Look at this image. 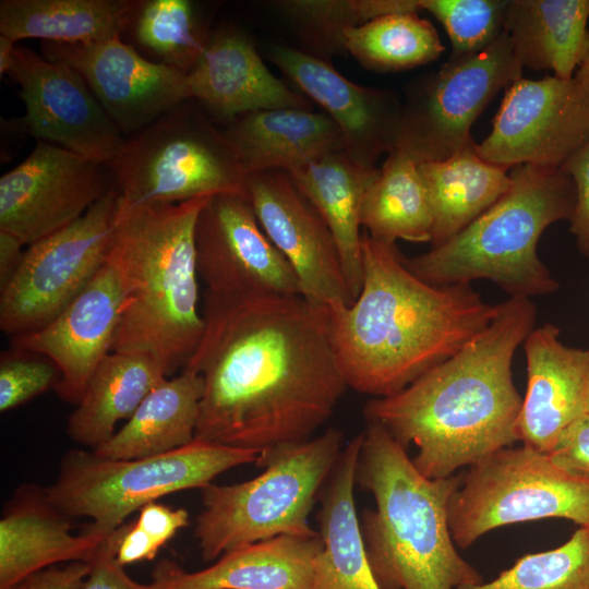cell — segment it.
Masks as SVG:
<instances>
[{"label":"cell","instance_id":"47","mask_svg":"<svg viewBox=\"0 0 589 589\" xmlns=\"http://www.w3.org/2000/svg\"><path fill=\"white\" fill-rule=\"evenodd\" d=\"M574 79L589 95V55L576 71Z\"/></svg>","mask_w":589,"mask_h":589},{"label":"cell","instance_id":"36","mask_svg":"<svg viewBox=\"0 0 589 589\" xmlns=\"http://www.w3.org/2000/svg\"><path fill=\"white\" fill-rule=\"evenodd\" d=\"M275 7L291 22L311 55L326 60L346 52L344 33L375 17L419 12V0H285Z\"/></svg>","mask_w":589,"mask_h":589},{"label":"cell","instance_id":"27","mask_svg":"<svg viewBox=\"0 0 589 589\" xmlns=\"http://www.w3.org/2000/svg\"><path fill=\"white\" fill-rule=\"evenodd\" d=\"M380 168L362 166L345 151L330 153L289 175L336 241L346 279L356 299L363 281L360 213Z\"/></svg>","mask_w":589,"mask_h":589},{"label":"cell","instance_id":"17","mask_svg":"<svg viewBox=\"0 0 589 589\" xmlns=\"http://www.w3.org/2000/svg\"><path fill=\"white\" fill-rule=\"evenodd\" d=\"M40 46L47 59L80 73L124 137L190 100L185 73L145 58L121 36Z\"/></svg>","mask_w":589,"mask_h":589},{"label":"cell","instance_id":"9","mask_svg":"<svg viewBox=\"0 0 589 589\" xmlns=\"http://www.w3.org/2000/svg\"><path fill=\"white\" fill-rule=\"evenodd\" d=\"M108 167L121 207L248 195V176L223 130L193 100L127 137Z\"/></svg>","mask_w":589,"mask_h":589},{"label":"cell","instance_id":"10","mask_svg":"<svg viewBox=\"0 0 589 589\" xmlns=\"http://www.w3.org/2000/svg\"><path fill=\"white\" fill-rule=\"evenodd\" d=\"M543 518L589 528V478L560 468L548 453L524 444L469 466L448 503L452 538L461 549L495 528Z\"/></svg>","mask_w":589,"mask_h":589},{"label":"cell","instance_id":"39","mask_svg":"<svg viewBox=\"0 0 589 589\" xmlns=\"http://www.w3.org/2000/svg\"><path fill=\"white\" fill-rule=\"evenodd\" d=\"M139 512L119 544L116 558L122 566L153 560L159 549L189 524L185 509H172L156 502L144 505Z\"/></svg>","mask_w":589,"mask_h":589},{"label":"cell","instance_id":"6","mask_svg":"<svg viewBox=\"0 0 589 589\" xmlns=\"http://www.w3.org/2000/svg\"><path fill=\"white\" fill-rule=\"evenodd\" d=\"M508 191L466 228L405 266L434 286L489 279L510 297L550 294L558 283L541 262L537 245L552 224L570 219L576 189L561 168L518 165Z\"/></svg>","mask_w":589,"mask_h":589},{"label":"cell","instance_id":"19","mask_svg":"<svg viewBox=\"0 0 589 589\" xmlns=\"http://www.w3.org/2000/svg\"><path fill=\"white\" fill-rule=\"evenodd\" d=\"M268 59L336 123L354 161L376 168L381 155L395 149L402 100L393 92L361 86L327 60L288 46L269 47Z\"/></svg>","mask_w":589,"mask_h":589},{"label":"cell","instance_id":"4","mask_svg":"<svg viewBox=\"0 0 589 589\" xmlns=\"http://www.w3.org/2000/svg\"><path fill=\"white\" fill-rule=\"evenodd\" d=\"M209 197L118 206L106 262L123 304L111 352L147 354L167 377L187 366L204 333L194 231Z\"/></svg>","mask_w":589,"mask_h":589},{"label":"cell","instance_id":"32","mask_svg":"<svg viewBox=\"0 0 589 589\" xmlns=\"http://www.w3.org/2000/svg\"><path fill=\"white\" fill-rule=\"evenodd\" d=\"M141 0H1L0 35L89 43L123 36Z\"/></svg>","mask_w":589,"mask_h":589},{"label":"cell","instance_id":"18","mask_svg":"<svg viewBox=\"0 0 589 589\" xmlns=\"http://www.w3.org/2000/svg\"><path fill=\"white\" fill-rule=\"evenodd\" d=\"M247 191L261 228L292 267L301 296L326 309L349 306L354 298L334 236L289 175L252 173Z\"/></svg>","mask_w":589,"mask_h":589},{"label":"cell","instance_id":"23","mask_svg":"<svg viewBox=\"0 0 589 589\" xmlns=\"http://www.w3.org/2000/svg\"><path fill=\"white\" fill-rule=\"evenodd\" d=\"M323 549L321 534H283L223 554L215 564L187 573L160 562L155 589H311L314 565Z\"/></svg>","mask_w":589,"mask_h":589},{"label":"cell","instance_id":"24","mask_svg":"<svg viewBox=\"0 0 589 589\" xmlns=\"http://www.w3.org/2000/svg\"><path fill=\"white\" fill-rule=\"evenodd\" d=\"M71 528L45 488L20 486L0 519V589H16L29 575L59 563H89L104 539L74 536Z\"/></svg>","mask_w":589,"mask_h":589},{"label":"cell","instance_id":"13","mask_svg":"<svg viewBox=\"0 0 589 589\" xmlns=\"http://www.w3.org/2000/svg\"><path fill=\"white\" fill-rule=\"evenodd\" d=\"M588 141L589 95L574 77L521 76L505 89L490 134L473 148L505 170L518 165L561 168Z\"/></svg>","mask_w":589,"mask_h":589},{"label":"cell","instance_id":"21","mask_svg":"<svg viewBox=\"0 0 589 589\" xmlns=\"http://www.w3.org/2000/svg\"><path fill=\"white\" fill-rule=\"evenodd\" d=\"M527 390L517 421L518 441L550 453L561 432L587 411L589 351L560 340V328L545 323L524 341Z\"/></svg>","mask_w":589,"mask_h":589},{"label":"cell","instance_id":"1","mask_svg":"<svg viewBox=\"0 0 589 589\" xmlns=\"http://www.w3.org/2000/svg\"><path fill=\"white\" fill-rule=\"evenodd\" d=\"M195 440L254 450L263 468L312 438L348 388L325 310L302 296L204 293Z\"/></svg>","mask_w":589,"mask_h":589},{"label":"cell","instance_id":"22","mask_svg":"<svg viewBox=\"0 0 589 589\" xmlns=\"http://www.w3.org/2000/svg\"><path fill=\"white\" fill-rule=\"evenodd\" d=\"M190 100L229 121L260 110L311 109L312 103L288 87L265 65L252 40L229 28L212 34L187 73Z\"/></svg>","mask_w":589,"mask_h":589},{"label":"cell","instance_id":"46","mask_svg":"<svg viewBox=\"0 0 589 589\" xmlns=\"http://www.w3.org/2000/svg\"><path fill=\"white\" fill-rule=\"evenodd\" d=\"M16 41L0 35V74H8L14 60Z\"/></svg>","mask_w":589,"mask_h":589},{"label":"cell","instance_id":"44","mask_svg":"<svg viewBox=\"0 0 589 589\" xmlns=\"http://www.w3.org/2000/svg\"><path fill=\"white\" fill-rule=\"evenodd\" d=\"M91 572L87 562H69L40 569L26 577L16 589H83Z\"/></svg>","mask_w":589,"mask_h":589},{"label":"cell","instance_id":"26","mask_svg":"<svg viewBox=\"0 0 589 589\" xmlns=\"http://www.w3.org/2000/svg\"><path fill=\"white\" fill-rule=\"evenodd\" d=\"M362 433L342 448L324 484L316 514L323 549L311 589H380L371 570L356 509L354 485Z\"/></svg>","mask_w":589,"mask_h":589},{"label":"cell","instance_id":"33","mask_svg":"<svg viewBox=\"0 0 589 589\" xmlns=\"http://www.w3.org/2000/svg\"><path fill=\"white\" fill-rule=\"evenodd\" d=\"M360 223L374 239L423 243L432 240V212L418 163L399 149L392 151L368 188Z\"/></svg>","mask_w":589,"mask_h":589},{"label":"cell","instance_id":"11","mask_svg":"<svg viewBox=\"0 0 589 589\" xmlns=\"http://www.w3.org/2000/svg\"><path fill=\"white\" fill-rule=\"evenodd\" d=\"M522 69L505 31L477 55L447 60L408 91L395 148L418 164L460 152L473 142L470 130L477 118L500 91L522 76Z\"/></svg>","mask_w":589,"mask_h":589},{"label":"cell","instance_id":"35","mask_svg":"<svg viewBox=\"0 0 589 589\" xmlns=\"http://www.w3.org/2000/svg\"><path fill=\"white\" fill-rule=\"evenodd\" d=\"M125 33L145 58L185 74L211 37L196 4L189 0H141Z\"/></svg>","mask_w":589,"mask_h":589},{"label":"cell","instance_id":"37","mask_svg":"<svg viewBox=\"0 0 589 589\" xmlns=\"http://www.w3.org/2000/svg\"><path fill=\"white\" fill-rule=\"evenodd\" d=\"M458 589H589V528L562 545L519 557L491 581Z\"/></svg>","mask_w":589,"mask_h":589},{"label":"cell","instance_id":"31","mask_svg":"<svg viewBox=\"0 0 589 589\" xmlns=\"http://www.w3.org/2000/svg\"><path fill=\"white\" fill-rule=\"evenodd\" d=\"M473 145L446 159L418 164L432 212V247L456 236L510 187L507 170L482 159Z\"/></svg>","mask_w":589,"mask_h":589},{"label":"cell","instance_id":"20","mask_svg":"<svg viewBox=\"0 0 589 589\" xmlns=\"http://www.w3.org/2000/svg\"><path fill=\"white\" fill-rule=\"evenodd\" d=\"M123 291L107 262L86 288L44 327L12 336L14 350L43 356L60 372L58 396L77 405L99 363L111 352Z\"/></svg>","mask_w":589,"mask_h":589},{"label":"cell","instance_id":"25","mask_svg":"<svg viewBox=\"0 0 589 589\" xmlns=\"http://www.w3.org/2000/svg\"><path fill=\"white\" fill-rule=\"evenodd\" d=\"M223 133L244 173L296 171L330 153L345 151L342 135L325 113L301 108L250 112Z\"/></svg>","mask_w":589,"mask_h":589},{"label":"cell","instance_id":"16","mask_svg":"<svg viewBox=\"0 0 589 589\" xmlns=\"http://www.w3.org/2000/svg\"><path fill=\"white\" fill-rule=\"evenodd\" d=\"M194 241L205 292L301 296L292 267L261 228L248 195L211 196L199 214Z\"/></svg>","mask_w":589,"mask_h":589},{"label":"cell","instance_id":"2","mask_svg":"<svg viewBox=\"0 0 589 589\" xmlns=\"http://www.w3.org/2000/svg\"><path fill=\"white\" fill-rule=\"evenodd\" d=\"M536 316L529 298L497 303L489 326L454 356L397 394L372 398L363 409L366 421L383 425L406 449L413 444L412 462L429 479L452 477L513 446L522 398L512 364Z\"/></svg>","mask_w":589,"mask_h":589},{"label":"cell","instance_id":"43","mask_svg":"<svg viewBox=\"0 0 589 589\" xmlns=\"http://www.w3.org/2000/svg\"><path fill=\"white\" fill-rule=\"evenodd\" d=\"M560 468L589 478V412L569 423L548 453Z\"/></svg>","mask_w":589,"mask_h":589},{"label":"cell","instance_id":"41","mask_svg":"<svg viewBox=\"0 0 589 589\" xmlns=\"http://www.w3.org/2000/svg\"><path fill=\"white\" fill-rule=\"evenodd\" d=\"M130 522H124L99 544L93 560L91 572L83 589H155L153 584L143 585L134 581L124 572V566L117 562L120 541Z\"/></svg>","mask_w":589,"mask_h":589},{"label":"cell","instance_id":"14","mask_svg":"<svg viewBox=\"0 0 589 589\" xmlns=\"http://www.w3.org/2000/svg\"><path fill=\"white\" fill-rule=\"evenodd\" d=\"M20 88L25 115L5 128L108 165L125 139L83 77L70 65L16 45L7 74Z\"/></svg>","mask_w":589,"mask_h":589},{"label":"cell","instance_id":"28","mask_svg":"<svg viewBox=\"0 0 589 589\" xmlns=\"http://www.w3.org/2000/svg\"><path fill=\"white\" fill-rule=\"evenodd\" d=\"M589 0L507 1L504 31L521 65L570 80L589 55Z\"/></svg>","mask_w":589,"mask_h":589},{"label":"cell","instance_id":"45","mask_svg":"<svg viewBox=\"0 0 589 589\" xmlns=\"http://www.w3.org/2000/svg\"><path fill=\"white\" fill-rule=\"evenodd\" d=\"M25 244L13 233L0 230V289L5 286L19 267Z\"/></svg>","mask_w":589,"mask_h":589},{"label":"cell","instance_id":"30","mask_svg":"<svg viewBox=\"0 0 589 589\" xmlns=\"http://www.w3.org/2000/svg\"><path fill=\"white\" fill-rule=\"evenodd\" d=\"M166 378L160 364L147 354L110 352L99 363L69 417V436L95 449L107 442L116 433V424L130 419Z\"/></svg>","mask_w":589,"mask_h":589},{"label":"cell","instance_id":"8","mask_svg":"<svg viewBox=\"0 0 589 589\" xmlns=\"http://www.w3.org/2000/svg\"><path fill=\"white\" fill-rule=\"evenodd\" d=\"M257 458L254 450L201 440L165 454L127 460L72 449L64 454L56 481L45 491L68 518L93 520L85 533L105 539L144 505L173 492L203 489L223 472L255 464Z\"/></svg>","mask_w":589,"mask_h":589},{"label":"cell","instance_id":"42","mask_svg":"<svg viewBox=\"0 0 589 589\" xmlns=\"http://www.w3.org/2000/svg\"><path fill=\"white\" fill-rule=\"evenodd\" d=\"M561 169L575 184L576 203L569 219V230L578 250L589 257V141L574 153Z\"/></svg>","mask_w":589,"mask_h":589},{"label":"cell","instance_id":"7","mask_svg":"<svg viewBox=\"0 0 589 589\" xmlns=\"http://www.w3.org/2000/svg\"><path fill=\"white\" fill-rule=\"evenodd\" d=\"M334 428L273 457L253 479L202 490L203 508L195 537L204 561L233 549L283 534L317 533L309 514L342 450Z\"/></svg>","mask_w":589,"mask_h":589},{"label":"cell","instance_id":"48","mask_svg":"<svg viewBox=\"0 0 589 589\" xmlns=\"http://www.w3.org/2000/svg\"><path fill=\"white\" fill-rule=\"evenodd\" d=\"M587 411L589 412V397H588V407H587Z\"/></svg>","mask_w":589,"mask_h":589},{"label":"cell","instance_id":"3","mask_svg":"<svg viewBox=\"0 0 589 589\" xmlns=\"http://www.w3.org/2000/svg\"><path fill=\"white\" fill-rule=\"evenodd\" d=\"M363 281L354 301L326 309L348 388L387 397L459 351L494 318L497 304L470 284L434 286L414 276L395 243L361 238Z\"/></svg>","mask_w":589,"mask_h":589},{"label":"cell","instance_id":"12","mask_svg":"<svg viewBox=\"0 0 589 589\" xmlns=\"http://www.w3.org/2000/svg\"><path fill=\"white\" fill-rule=\"evenodd\" d=\"M119 194L112 187L83 216L31 244L0 289V328L12 336L37 330L57 317L105 264Z\"/></svg>","mask_w":589,"mask_h":589},{"label":"cell","instance_id":"34","mask_svg":"<svg viewBox=\"0 0 589 589\" xmlns=\"http://www.w3.org/2000/svg\"><path fill=\"white\" fill-rule=\"evenodd\" d=\"M344 46L363 68L375 72L420 67L445 49L435 27L418 12L386 14L348 28Z\"/></svg>","mask_w":589,"mask_h":589},{"label":"cell","instance_id":"40","mask_svg":"<svg viewBox=\"0 0 589 589\" xmlns=\"http://www.w3.org/2000/svg\"><path fill=\"white\" fill-rule=\"evenodd\" d=\"M60 372L47 358L12 350L0 360V411L12 410L49 388L56 387Z\"/></svg>","mask_w":589,"mask_h":589},{"label":"cell","instance_id":"38","mask_svg":"<svg viewBox=\"0 0 589 589\" xmlns=\"http://www.w3.org/2000/svg\"><path fill=\"white\" fill-rule=\"evenodd\" d=\"M421 11L430 12L444 26L457 61L488 48L504 32L507 1L503 0H419Z\"/></svg>","mask_w":589,"mask_h":589},{"label":"cell","instance_id":"29","mask_svg":"<svg viewBox=\"0 0 589 589\" xmlns=\"http://www.w3.org/2000/svg\"><path fill=\"white\" fill-rule=\"evenodd\" d=\"M202 375L183 369L166 378L142 401L128 422L107 442L93 449L101 458L137 459L180 448L195 440Z\"/></svg>","mask_w":589,"mask_h":589},{"label":"cell","instance_id":"5","mask_svg":"<svg viewBox=\"0 0 589 589\" xmlns=\"http://www.w3.org/2000/svg\"><path fill=\"white\" fill-rule=\"evenodd\" d=\"M356 482L375 501L359 521L380 589H458L483 582L457 552L449 529L448 503L461 474L424 477L383 425L368 422Z\"/></svg>","mask_w":589,"mask_h":589},{"label":"cell","instance_id":"15","mask_svg":"<svg viewBox=\"0 0 589 589\" xmlns=\"http://www.w3.org/2000/svg\"><path fill=\"white\" fill-rule=\"evenodd\" d=\"M112 187L108 165L37 141L0 178V230L31 245L79 219Z\"/></svg>","mask_w":589,"mask_h":589}]
</instances>
